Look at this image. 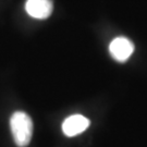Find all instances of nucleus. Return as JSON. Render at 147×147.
<instances>
[{"label": "nucleus", "instance_id": "obj_4", "mask_svg": "<svg viewBox=\"0 0 147 147\" xmlns=\"http://www.w3.org/2000/svg\"><path fill=\"white\" fill-rule=\"evenodd\" d=\"M89 126V120L84 116L73 115L67 118L62 123V131L67 136H76Z\"/></svg>", "mask_w": 147, "mask_h": 147}, {"label": "nucleus", "instance_id": "obj_1", "mask_svg": "<svg viewBox=\"0 0 147 147\" xmlns=\"http://www.w3.org/2000/svg\"><path fill=\"white\" fill-rule=\"evenodd\" d=\"M10 127L16 146H27L33 135V122L30 116L23 111L14 112L10 119Z\"/></svg>", "mask_w": 147, "mask_h": 147}, {"label": "nucleus", "instance_id": "obj_3", "mask_svg": "<svg viewBox=\"0 0 147 147\" xmlns=\"http://www.w3.org/2000/svg\"><path fill=\"white\" fill-rule=\"evenodd\" d=\"M53 9L51 0H27L25 10L34 19L44 20L50 16Z\"/></svg>", "mask_w": 147, "mask_h": 147}, {"label": "nucleus", "instance_id": "obj_2", "mask_svg": "<svg viewBox=\"0 0 147 147\" xmlns=\"http://www.w3.org/2000/svg\"><path fill=\"white\" fill-rule=\"evenodd\" d=\"M109 51L115 60L119 62H124L131 57L134 51V45L126 37H117L110 42Z\"/></svg>", "mask_w": 147, "mask_h": 147}]
</instances>
